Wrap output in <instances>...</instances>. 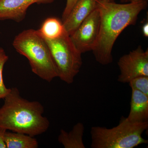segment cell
Returning <instances> with one entry per match:
<instances>
[{
  "mask_svg": "<svg viewBox=\"0 0 148 148\" xmlns=\"http://www.w3.org/2000/svg\"><path fill=\"white\" fill-rule=\"evenodd\" d=\"M6 130L0 127V148H6L4 141V135Z\"/></svg>",
  "mask_w": 148,
  "mask_h": 148,
  "instance_id": "cell-17",
  "label": "cell"
},
{
  "mask_svg": "<svg viewBox=\"0 0 148 148\" xmlns=\"http://www.w3.org/2000/svg\"><path fill=\"white\" fill-rule=\"evenodd\" d=\"M120 71L118 81L128 83L137 77L148 76V50L141 46L122 56L118 61Z\"/></svg>",
  "mask_w": 148,
  "mask_h": 148,
  "instance_id": "cell-6",
  "label": "cell"
},
{
  "mask_svg": "<svg viewBox=\"0 0 148 148\" xmlns=\"http://www.w3.org/2000/svg\"><path fill=\"white\" fill-rule=\"evenodd\" d=\"M84 126L81 122L76 123L70 132L60 130L58 142L65 148H85L83 140Z\"/></svg>",
  "mask_w": 148,
  "mask_h": 148,
  "instance_id": "cell-11",
  "label": "cell"
},
{
  "mask_svg": "<svg viewBox=\"0 0 148 148\" xmlns=\"http://www.w3.org/2000/svg\"><path fill=\"white\" fill-rule=\"evenodd\" d=\"M102 1H108V2H113L115 0H102Z\"/></svg>",
  "mask_w": 148,
  "mask_h": 148,
  "instance_id": "cell-21",
  "label": "cell"
},
{
  "mask_svg": "<svg viewBox=\"0 0 148 148\" xmlns=\"http://www.w3.org/2000/svg\"><path fill=\"white\" fill-rule=\"evenodd\" d=\"M132 89L130 111L126 119L135 123L148 122V96Z\"/></svg>",
  "mask_w": 148,
  "mask_h": 148,
  "instance_id": "cell-10",
  "label": "cell"
},
{
  "mask_svg": "<svg viewBox=\"0 0 148 148\" xmlns=\"http://www.w3.org/2000/svg\"><path fill=\"white\" fill-rule=\"evenodd\" d=\"M0 108V127L35 137L46 132L50 126L43 115L44 107L38 101L22 98L16 87L10 88Z\"/></svg>",
  "mask_w": 148,
  "mask_h": 148,
  "instance_id": "cell-2",
  "label": "cell"
},
{
  "mask_svg": "<svg viewBox=\"0 0 148 148\" xmlns=\"http://www.w3.org/2000/svg\"><path fill=\"white\" fill-rule=\"evenodd\" d=\"M98 0H78L66 20L63 22L68 34L71 36L81 24L97 8Z\"/></svg>",
  "mask_w": 148,
  "mask_h": 148,
  "instance_id": "cell-9",
  "label": "cell"
},
{
  "mask_svg": "<svg viewBox=\"0 0 148 148\" xmlns=\"http://www.w3.org/2000/svg\"><path fill=\"white\" fill-rule=\"evenodd\" d=\"M43 38L55 40L60 38L66 32L63 22L56 17H49L37 30Z\"/></svg>",
  "mask_w": 148,
  "mask_h": 148,
  "instance_id": "cell-13",
  "label": "cell"
},
{
  "mask_svg": "<svg viewBox=\"0 0 148 148\" xmlns=\"http://www.w3.org/2000/svg\"><path fill=\"white\" fill-rule=\"evenodd\" d=\"M55 0H0V21H23L29 7L34 4H48Z\"/></svg>",
  "mask_w": 148,
  "mask_h": 148,
  "instance_id": "cell-8",
  "label": "cell"
},
{
  "mask_svg": "<svg viewBox=\"0 0 148 148\" xmlns=\"http://www.w3.org/2000/svg\"><path fill=\"white\" fill-rule=\"evenodd\" d=\"M142 32L144 36L148 38V23L146 22L142 27Z\"/></svg>",
  "mask_w": 148,
  "mask_h": 148,
  "instance_id": "cell-18",
  "label": "cell"
},
{
  "mask_svg": "<svg viewBox=\"0 0 148 148\" xmlns=\"http://www.w3.org/2000/svg\"><path fill=\"white\" fill-rule=\"evenodd\" d=\"M131 88L144 93L148 96V76H140L131 80L129 83Z\"/></svg>",
  "mask_w": 148,
  "mask_h": 148,
  "instance_id": "cell-15",
  "label": "cell"
},
{
  "mask_svg": "<svg viewBox=\"0 0 148 148\" xmlns=\"http://www.w3.org/2000/svg\"><path fill=\"white\" fill-rule=\"evenodd\" d=\"M100 24V13L96 8L70 36L74 45L82 53L94 49L99 36Z\"/></svg>",
  "mask_w": 148,
  "mask_h": 148,
  "instance_id": "cell-7",
  "label": "cell"
},
{
  "mask_svg": "<svg viewBox=\"0 0 148 148\" xmlns=\"http://www.w3.org/2000/svg\"><path fill=\"white\" fill-rule=\"evenodd\" d=\"M4 141L6 148L38 147V143L34 137L19 132L6 131Z\"/></svg>",
  "mask_w": 148,
  "mask_h": 148,
  "instance_id": "cell-12",
  "label": "cell"
},
{
  "mask_svg": "<svg viewBox=\"0 0 148 148\" xmlns=\"http://www.w3.org/2000/svg\"><path fill=\"white\" fill-rule=\"evenodd\" d=\"M8 59V56L7 55L4 49L0 47V100L3 99L10 90V88H8L5 86L3 76L4 66Z\"/></svg>",
  "mask_w": 148,
  "mask_h": 148,
  "instance_id": "cell-14",
  "label": "cell"
},
{
  "mask_svg": "<svg viewBox=\"0 0 148 148\" xmlns=\"http://www.w3.org/2000/svg\"><path fill=\"white\" fill-rule=\"evenodd\" d=\"M78 1V0H66V6L62 14V22L65 21L69 16L72 9Z\"/></svg>",
  "mask_w": 148,
  "mask_h": 148,
  "instance_id": "cell-16",
  "label": "cell"
},
{
  "mask_svg": "<svg viewBox=\"0 0 148 148\" xmlns=\"http://www.w3.org/2000/svg\"><path fill=\"white\" fill-rule=\"evenodd\" d=\"M44 39L57 67L58 77L66 83L71 84L81 69L82 53L77 49L66 32L56 39Z\"/></svg>",
  "mask_w": 148,
  "mask_h": 148,
  "instance_id": "cell-5",
  "label": "cell"
},
{
  "mask_svg": "<svg viewBox=\"0 0 148 148\" xmlns=\"http://www.w3.org/2000/svg\"><path fill=\"white\" fill-rule=\"evenodd\" d=\"M14 48L29 61L32 71L42 79L50 82L58 77L57 67L45 40L37 30H24L14 38Z\"/></svg>",
  "mask_w": 148,
  "mask_h": 148,
  "instance_id": "cell-3",
  "label": "cell"
},
{
  "mask_svg": "<svg viewBox=\"0 0 148 148\" xmlns=\"http://www.w3.org/2000/svg\"><path fill=\"white\" fill-rule=\"evenodd\" d=\"M121 2L123 3H127L130 2V0H121Z\"/></svg>",
  "mask_w": 148,
  "mask_h": 148,
  "instance_id": "cell-20",
  "label": "cell"
},
{
  "mask_svg": "<svg viewBox=\"0 0 148 148\" xmlns=\"http://www.w3.org/2000/svg\"><path fill=\"white\" fill-rule=\"evenodd\" d=\"M147 0H130V2L138 3L140 2L147 1Z\"/></svg>",
  "mask_w": 148,
  "mask_h": 148,
  "instance_id": "cell-19",
  "label": "cell"
},
{
  "mask_svg": "<svg viewBox=\"0 0 148 148\" xmlns=\"http://www.w3.org/2000/svg\"><path fill=\"white\" fill-rule=\"evenodd\" d=\"M147 5V1L121 4L98 0L100 30L92 51L99 64L106 66L112 63V51L117 39L125 29L136 23L138 15Z\"/></svg>",
  "mask_w": 148,
  "mask_h": 148,
  "instance_id": "cell-1",
  "label": "cell"
},
{
  "mask_svg": "<svg viewBox=\"0 0 148 148\" xmlns=\"http://www.w3.org/2000/svg\"><path fill=\"white\" fill-rule=\"evenodd\" d=\"M148 128V122L135 123L123 119L115 127L93 126L90 130L92 148H134L147 144L142 136Z\"/></svg>",
  "mask_w": 148,
  "mask_h": 148,
  "instance_id": "cell-4",
  "label": "cell"
}]
</instances>
